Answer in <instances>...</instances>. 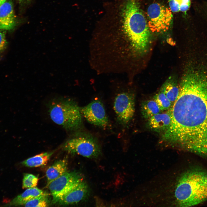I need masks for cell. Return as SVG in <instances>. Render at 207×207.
Here are the masks:
<instances>
[{
    "label": "cell",
    "mask_w": 207,
    "mask_h": 207,
    "mask_svg": "<svg viewBox=\"0 0 207 207\" xmlns=\"http://www.w3.org/2000/svg\"><path fill=\"white\" fill-rule=\"evenodd\" d=\"M179 96L168 110L171 122L162 140L207 158V74L189 69Z\"/></svg>",
    "instance_id": "1"
},
{
    "label": "cell",
    "mask_w": 207,
    "mask_h": 207,
    "mask_svg": "<svg viewBox=\"0 0 207 207\" xmlns=\"http://www.w3.org/2000/svg\"><path fill=\"white\" fill-rule=\"evenodd\" d=\"M123 29L126 39L109 51V55L126 40L132 51L143 53L147 50L150 36L147 22L136 0H129L123 11Z\"/></svg>",
    "instance_id": "2"
},
{
    "label": "cell",
    "mask_w": 207,
    "mask_h": 207,
    "mask_svg": "<svg viewBox=\"0 0 207 207\" xmlns=\"http://www.w3.org/2000/svg\"><path fill=\"white\" fill-rule=\"evenodd\" d=\"M175 196L181 206H196L207 200V171L195 168L180 177L176 186Z\"/></svg>",
    "instance_id": "3"
},
{
    "label": "cell",
    "mask_w": 207,
    "mask_h": 207,
    "mask_svg": "<svg viewBox=\"0 0 207 207\" xmlns=\"http://www.w3.org/2000/svg\"><path fill=\"white\" fill-rule=\"evenodd\" d=\"M48 112L52 121L67 131H73L82 124L80 107L71 99L59 98L49 103Z\"/></svg>",
    "instance_id": "4"
},
{
    "label": "cell",
    "mask_w": 207,
    "mask_h": 207,
    "mask_svg": "<svg viewBox=\"0 0 207 207\" xmlns=\"http://www.w3.org/2000/svg\"><path fill=\"white\" fill-rule=\"evenodd\" d=\"M63 147L68 153L89 158H97L101 154L97 140L92 136L85 133L76 135L68 140Z\"/></svg>",
    "instance_id": "5"
},
{
    "label": "cell",
    "mask_w": 207,
    "mask_h": 207,
    "mask_svg": "<svg viewBox=\"0 0 207 207\" xmlns=\"http://www.w3.org/2000/svg\"><path fill=\"white\" fill-rule=\"evenodd\" d=\"M147 12V23L150 31L162 33L169 30L173 17L170 9L160 3H154L148 7Z\"/></svg>",
    "instance_id": "6"
},
{
    "label": "cell",
    "mask_w": 207,
    "mask_h": 207,
    "mask_svg": "<svg viewBox=\"0 0 207 207\" xmlns=\"http://www.w3.org/2000/svg\"><path fill=\"white\" fill-rule=\"evenodd\" d=\"M83 179L78 173L67 171L52 182L48 186L53 197L52 203H57L62 196L83 181Z\"/></svg>",
    "instance_id": "7"
},
{
    "label": "cell",
    "mask_w": 207,
    "mask_h": 207,
    "mask_svg": "<svg viewBox=\"0 0 207 207\" xmlns=\"http://www.w3.org/2000/svg\"><path fill=\"white\" fill-rule=\"evenodd\" d=\"M135 99L131 93L121 91L116 95L114 109L119 123L126 125L133 118L135 112Z\"/></svg>",
    "instance_id": "8"
},
{
    "label": "cell",
    "mask_w": 207,
    "mask_h": 207,
    "mask_svg": "<svg viewBox=\"0 0 207 207\" xmlns=\"http://www.w3.org/2000/svg\"><path fill=\"white\" fill-rule=\"evenodd\" d=\"M80 108L82 115L90 123L103 128L108 126L109 121L105 108L99 100H94Z\"/></svg>",
    "instance_id": "9"
},
{
    "label": "cell",
    "mask_w": 207,
    "mask_h": 207,
    "mask_svg": "<svg viewBox=\"0 0 207 207\" xmlns=\"http://www.w3.org/2000/svg\"><path fill=\"white\" fill-rule=\"evenodd\" d=\"M87 184L83 181L62 196L57 203L62 205H67L78 203L83 200L89 193Z\"/></svg>",
    "instance_id": "10"
},
{
    "label": "cell",
    "mask_w": 207,
    "mask_h": 207,
    "mask_svg": "<svg viewBox=\"0 0 207 207\" xmlns=\"http://www.w3.org/2000/svg\"><path fill=\"white\" fill-rule=\"evenodd\" d=\"M17 20L13 4L8 0L0 6V29L9 30L16 26Z\"/></svg>",
    "instance_id": "11"
},
{
    "label": "cell",
    "mask_w": 207,
    "mask_h": 207,
    "mask_svg": "<svg viewBox=\"0 0 207 207\" xmlns=\"http://www.w3.org/2000/svg\"><path fill=\"white\" fill-rule=\"evenodd\" d=\"M147 126L151 130L163 133L170 126L171 117L169 111L164 113L161 112L152 117L147 120Z\"/></svg>",
    "instance_id": "12"
},
{
    "label": "cell",
    "mask_w": 207,
    "mask_h": 207,
    "mask_svg": "<svg viewBox=\"0 0 207 207\" xmlns=\"http://www.w3.org/2000/svg\"><path fill=\"white\" fill-rule=\"evenodd\" d=\"M67 168L68 161L66 159L56 161L50 166L46 172L47 179V186L66 172Z\"/></svg>",
    "instance_id": "13"
},
{
    "label": "cell",
    "mask_w": 207,
    "mask_h": 207,
    "mask_svg": "<svg viewBox=\"0 0 207 207\" xmlns=\"http://www.w3.org/2000/svg\"><path fill=\"white\" fill-rule=\"evenodd\" d=\"M44 193L42 190L36 187L28 188L24 192L14 198L5 206L24 205L32 198L42 194Z\"/></svg>",
    "instance_id": "14"
},
{
    "label": "cell",
    "mask_w": 207,
    "mask_h": 207,
    "mask_svg": "<svg viewBox=\"0 0 207 207\" xmlns=\"http://www.w3.org/2000/svg\"><path fill=\"white\" fill-rule=\"evenodd\" d=\"M162 91L173 104L177 99L180 92V86L172 78H169L163 84Z\"/></svg>",
    "instance_id": "15"
},
{
    "label": "cell",
    "mask_w": 207,
    "mask_h": 207,
    "mask_svg": "<svg viewBox=\"0 0 207 207\" xmlns=\"http://www.w3.org/2000/svg\"><path fill=\"white\" fill-rule=\"evenodd\" d=\"M53 153V152L41 153L24 160L21 162V164L30 167H38L44 165L47 163Z\"/></svg>",
    "instance_id": "16"
},
{
    "label": "cell",
    "mask_w": 207,
    "mask_h": 207,
    "mask_svg": "<svg viewBox=\"0 0 207 207\" xmlns=\"http://www.w3.org/2000/svg\"><path fill=\"white\" fill-rule=\"evenodd\" d=\"M141 112L143 117L148 120L162 111L156 101L153 99L143 101L141 105Z\"/></svg>",
    "instance_id": "17"
},
{
    "label": "cell",
    "mask_w": 207,
    "mask_h": 207,
    "mask_svg": "<svg viewBox=\"0 0 207 207\" xmlns=\"http://www.w3.org/2000/svg\"><path fill=\"white\" fill-rule=\"evenodd\" d=\"M170 9L173 12H182L185 13L189 9L191 0H169Z\"/></svg>",
    "instance_id": "18"
},
{
    "label": "cell",
    "mask_w": 207,
    "mask_h": 207,
    "mask_svg": "<svg viewBox=\"0 0 207 207\" xmlns=\"http://www.w3.org/2000/svg\"><path fill=\"white\" fill-rule=\"evenodd\" d=\"M153 99L162 111L168 110L172 105L164 93L160 90L154 96Z\"/></svg>",
    "instance_id": "19"
},
{
    "label": "cell",
    "mask_w": 207,
    "mask_h": 207,
    "mask_svg": "<svg viewBox=\"0 0 207 207\" xmlns=\"http://www.w3.org/2000/svg\"><path fill=\"white\" fill-rule=\"evenodd\" d=\"M48 196V194L44 192L29 200L24 205L26 207H47L49 205Z\"/></svg>",
    "instance_id": "20"
},
{
    "label": "cell",
    "mask_w": 207,
    "mask_h": 207,
    "mask_svg": "<svg viewBox=\"0 0 207 207\" xmlns=\"http://www.w3.org/2000/svg\"><path fill=\"white\" fill-rule=\"evenodd\" d=\"M39 179L37 177L31 174L26 173L24 175L22 187L23 189L35 187Z\"/></svg>",
    "instance_id": "21"
},
{
    "label": "cell",
    "mask_w": 207,
    "mask_h": 207,
    "mask_svg": "<svg viewBox=\"0 0 207 207\" xmlns=\"http://www.w3.org/2000/svg\"><path fill=\"white\" fill-rule=\"evenodd\" d=\"M5 32V30L0 29V53L4 51L7 46Z\"/></svg>",
    "instance_id": "22"
},
{
    "label": "cell",
    "mask_w": 207,
    "mask_h": 207,
    "mask_svg": "<svg viewBox=\"0 0 207 207\" xmlns=\"http://www.w3.org/2000/svg\"><path fill=\"white\" fill-rule=\"evenodd\" d=\"M20 3H27L30 2L31 0H19Z\"/></svg>",
    "instance_id": "23"
},
{
    "label": "cell",
    "mask_w": 207,
    "mask_h": 207,
    "mask_svg": "<svg viewBox=\"0 0 207 207\" xmlns=\"http://www.w3.org/2000/svg\"><path fill=\"white\" fill-rule=\"evenodd\" d=\"M7 0H0V6L6 1Z\"/></svg>",
    "instance_id": "24"
}]
</instances>
